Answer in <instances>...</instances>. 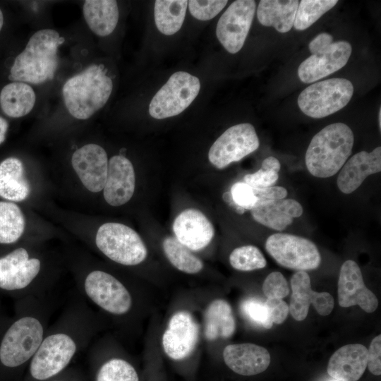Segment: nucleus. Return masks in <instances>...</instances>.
Instances as JSON below:
<instances>
[{
	"instance_id": "obj_1",
	"label": "nucleus",
	"mask_w": 381,
	"mask_h": 381,
	"mask_svg": "<svg viewBox=\"0 0 381 381\" xmlns=\"http://www.w3.org/2000/svg\"><path fill=\"white\" fill-rule=\"evenodd\" d=\"M97 329L95 315L80 295L52 324L29 363L33 381H49L62 373L78 353L89 347Z\"/></svg>"
},
{
	"instance_id": "obj_2",
	"label": "nucleus",
	"mask_w": 381,
	"mask_h": 381,
	"mask_svg": "<svg viewBox=\"0 0 381 381\" xmlns=\"http://www.w3.org/2000/svg\"><path fill=\"white\" fill-rule=\"evenodd\" d=\"M354 135L351 128L341 122L323 128L312 138L305 155L308 171L318 178L335 175L351 154Z\"/></svg>"
},
{
	"instance_id": "obj_3",
	"label": "nucleus",
	"mask_w": 381,
	"mask_h": 381,
	"mask_svg": "<svg viewBox=\"0 0 381 381\" xmlns=\"http://www.w3.org/2000/svg\"><path fill=\"white\" fill-rule=\"evenodd\" d=\"M64 39L54 30L37 31L11 68L9 80L40 84L52 80L58 66L57 50Z\"/></svg>"
},
{
	"instance_id": "obj_4",
	"label": "nucleus",
	"mask_w": 381,
	"mask_h": 381,
	"mask_svg": "<svg viewBox=\"0 0 381 381\" xmlns=\"http://www.w3.org/2000/svg\"><path fill=\"white\" fill-rule=\"evenodd\" d=\"M113 83L102 65L92 64L69 78L62 90L66 107L78 119H87L104 106Z\"/></svg>"
},
{
	"instance_id": "obj_5",
	"label": "nucleus",
	"mask_w": 381,
	"mask_h": 381,
	"mask_svg": "<svg viewBox=\"0 0 381 381\" xmlns=\"http://www.w3.org/2000/svg\"><path fill=\"white\" fill-rule=\"evenodd\" d=\"M43 275V261L19 247L0 258V289L28 296L46 297L49 282Z\"/></svg>"
},
{
	"instance_id": "obj_6",
	"label": "nucleus",
	"mask_w": 381,
	"mask_h": 381,
	"mask_svg": "<svg viewBox=\"0 0 381 381\" xmlns=\"http://www.w3.org/2000/svg\"><path fill=\"white\" fill-rule=\"evenodd\" d=\"M79 295L103 312L115 317L125 316L133 307V298L128 288L112 274L92 269L81 276Z\"/></svg>"
},
{
	"instance_id": "obj_7",
	"label": "nucleus",
	"mask_w": 381,
	"mask_h": 381,
	"mask_svg": "<svg viewBox=\"0 0 381 381\" xmlns=\"http://www.w3.org/2000/svg\"><path fill=\"white\" fill-rule=\"evenodd\" d=\"M95 241L103 255L124 266L138 265L147 258V250L139 234L121 223L103 224L97 231Z\"/></svg>"
},
{
	"instance_id": "obj_8",
	"label": "nucleus",
	"mask_w": 381,
	"mask_h": 381,
	"mask_svg": "<svg viewBox=\"0 0 381 381\" xmlns=\"http://www.w3.org/2000/svg\"><path fill=\"white\" fill-rule=\"evenodd\" d=\"M353 93L351 82L334 78L315 83L304 89L298 97V105L306 115L320 119L344 108Z\"/></svg>"
},
{
	"instance_id": "obj_9",
	"label": "nucleus",
	"mask_w": 381,
	"mask_h": 381,
	"mask_svg": "<svg viewBox=\"0 0 381 381\" xmlns=\"http://www.w3.org/2000/svg\"><path fill=\"white\" fill-rule=\"evenodd\" d=\"M200 89L198 77L185 71L174 73L152 99L150 115L156 119H164L181 114L196 98Z\"/></svg>"
},
{
	"instance_id": "obj_10",
	"label": "nucleus",
	"mask_w": 381,
	"mask_h": 381,
	"mask_svg": "<svg viewBox=\"0 0 381 381\" xmlns=\"http://www.w3.org/2000/svg\"><path fill=\"white\" fill-rule=\"evenodd\" d=\"M265 249L279 265L297 272L315 270L321 263L316 245L301 236L274 234L266 240Z\"/></svg>"
},
{
	"instance_id": "obj_11",
	"label": "nucleus",
	"mask_w": 381,
	"mask_h": 381,
	"mask_svg": "<svg viewBox=\"0 0 381 381\" xmlns=\"http://www.w3.org/2000/svg\"><path fill=\"white\" fill-rule=\"evenodd\" d=\"M260 142L254 126L249 123L234 125L212 144L208 159L217 169H223L255 152Z\"/></svg>"
},
{
	"instance_id": "obj_12",
	"label": "nucleus",
	"mask_w": 381,
	"mask_h": 381,
	"mask_svg": "<svg viewBox=\"0 0 381 381\" xmlns=\"http://www.w3.org/2000/svg\"><path fill=\"white\" fill-rule=\"evenodd\" d=\"M256 8L253 0H237L221 16L216 35L224 48L236 54L243 47L250 28Z\"/></svg>"
},
{
	"instance_id": "obj_13",
	"label": "nucleus",
	"mask_w": 381,
	"mask_h": 381,
	"mask_svg": "<svg viewBox=\"0 0 381 381\" xmlns=\"http://www.w3.org/2000/svg\"><path fill=\"white\" fill-rule=\"evenodd\" d=\"M199 334L198 323L187 311H179L169 320L162 343L164 352L174 360H182L194 351Z\"/></svg>"
},
{
	"instance_id": "obj_14",
	"label": "nucleus",
	"mask_w": 381,
	"mask_h": 381,
	"mask_svg": "<svg viewBox=\"0 0 381 381\" xmlns=\"http://www.w3.org/2000/svg\"><path fill=\"white\" fill-rule=\"evenodd\" d=\"M346 41L332 42L325 49L310 55L298 68L299 79L305 83L318 81L343 68L351 54Z\"/></svg>"
},
{
	"instance_id": "obj_15",
	"label": "nucleus",
	"mask_w": 381,
	"mask_h": 381,
	"mask_svg": "<svg viewBox=\"0 0 381 381\" xmlns=\"http://www.w3.org/2000/svg\"><path fill=\"white\" fill-rule=\"evenodd\" d=\"M337 291L341 307L358 305L364 311L373 313L378 306L376 296L365 285L361 270L353 260H346L341 265Z\"/></svg>"
},
{
	"instance_id": "obj_16",
	"label": "nucleus",
	"mask_w": 381,
	"mask_h": 381,
	"mask_svg": "<svg viewBox=\"0 0 381 381\" xmlns=\"http://www.w3.org/2000/svg\"><path fill=\"white\" fill-rule=\"evenodd\" d=\"M291 286L292 294L289 311L296 320L302 321L307 317L310 304L322 316L328 315L332 311L334 305L333 297L328 292L314 291L306 272L298 271L294 274Z\"/></svg>"
},
{
	"instance_id": "obj_17",
	"label": "nucleus",
	"mask_w": 381,
	"mask_h": 381,
	"mask_svg": "<svg viewBox=\"0 0 381 381\" xmlns=\"http://www.w3.org/2000/svg\"><path fill=\"white\" fill-rule=\"evenodd\" d=\"M108 158L103 147L97 144H87L76 150L71 164L83 186L90 192L103 190L107 180Z\"/></svg>"
},
{
	"instance_id": "obj_18",
	"label": "nucleus",
	"mask_w": 381,
	"mask_h": 381,
	"mask_svg": "<svg viewBox=\"0 0 381 381\" xmlns=\"http://www.w3.org/2000/svg\"><path fill=\"white\" fill-rule=\"evenodd\" d=\"M135 186V176L131 161L122 155L113 156L108 163L103 188L106 202L114 207L124 205L132 198Z\"/></svg>"
},
{
	"instance_id": "obj_19",
	"label": "nucleus",
	"mask_w": 381,
	"mask_h": 381,
	"mask_svg": "<svg viewBox=\"0 0 381 381\" xmlns=\"http://www.w3.org/2000/svg\"><path fill=\"white\" fill-rule=\"evenodd\" d=\"M175 238L191 250L205 248L214 237V227L210 220L196 209H186L174 219Z\"/></svg>"
},
{
	"instance_id": "obj_20",
	"label": "nucleus",
	"mask_w": 381,
	"mask_h": 381,
	"mask_svg": "<svg viewBox=\"0 0 381 381\" xmlns=\"http://www.w3.org/2000/svg\"><path fill=\"white\" fill-rule=\"evenodd\" d=\"M223 358L224 363L231 370L245 376L261 373L270 363L268 351L252 343L226 346L223 351Z\"/></svg>"
},
{
	"instance_id": "obj_21",
	"label": "nucleus",
	"mask_w": 381,
	"mask_h": 381,
	"mask_svg": "<svg viewBox=\"0 0 381 381\" xmlns=\"http://www.w3.org/2000/svg\"><path fill=\"white\" fill-rule=\"evenodd\" d=\"M381 171V147L370 152L361 151L352 156L341 167L337 178V186L345 194L356 190L370 175Z\"/></svg>"
},
{
	"instance_id": "obj_22",
	"label": "nucleus",
	"mask_w": 381,
	"mask_h": 381,
	"mask_svg": "<svg viewBox=\"0 0 381 381\" xmlns=\"http://www.w3.org/2000/svg\"><path fill=\"white\" fill-rule=\"evenodd\" d=\"M368 364V349L361 344H349L337 349L330 357L327 371L338 381H357Z\"/></svg>"
},
{
	"instance_id": "obj_23",
	"label": "nucleus",
	"mask_w": 381,
	"mask_h": 381,
	"mask_svg": "<svg viewBox=\"0 0 381 381\" xmlns=\"http://www.w3.org/2000/svg\"><path fill=\"white\" fill-rule=\"evenodd\" d=\"M301 205L294 199L258 200L250 214L257 222L274 230L282 231L294 218L303 214Z\"/></svg>"
},
{
	"instance_id": "obj_24",
	"label": "nucleus",
	"mask_w": 381,
	"mask_h": 381,
	"mask_svg": "<svg viewBox=\"0 0 381 381\" xmlns=\"http://www.w3.org/2000/svg\"><path fill=\"white\" fill-rule=\"evenodd\" d=\"M298 4V0H261L257 9L258 20L264 26L287 32L294 25Z\"/></svg>"
},
{
	"instance_id": "obj_25",
	"label": "nucleus",
	"mask_w": 381,
	"mask_h": 381,
	"mask_svg": "<svg viewBox=\"0 0 381 381\" xmlns=\"http://www.w3.org/2000/svg\"><path fill=\"white\" fill-rule=\"evenodd\" d=\"M30 193L21 161L15 157L0 164V196L11 201L25 200Z\"/></svg>"
},
{
	"instance_id": "obj_26",
	"label": "nucleus",
	"mask_w": 381,
	"mask_h": 381,
	"mask_svg": "<svg viewBox=\"0 0 381 381\" xmlns=\"http://www.w3.org/2000/svg\"><path fill=\"white\" fill-rule=\"evenodd\" d=\"M83 11L88 27L100 37L110 35L119 20V8L116 1L86 0Z\"/></svg>"
},
{
	"instance_id": "obj_27",
	"label": "nucleus",
	"mask_w": 381,
	"mask_h": 381,
	"mask_svg": "<svg viewBox=\"0 0 381 381\" xmlns=\"http://www.w3.org/2000/svg\"><path fill=\"white\" fill-rule=\"evenodd\" d=\"M236 330V322L230 304L223 299L210 303L205 313V336L209 341L227 339Z\"/></svg>"
},
{
	"instance_id": "obj_28",
	"label": "nucleus",
	"mask_w": 381,
	"mask_h": 381,
	"mask_svg": "<svg viewBox=\"0 0 381 381\" xmlns=\"http://www.w3.org/2000/svg\"><path fill=\"white\" fill-rule=\"evenodd\" d=\"M33 89L25 83L13 82L3 87L0 93V104L8 116L18 118L28 114L35 102Z\"/></svg>"
},
{
	"instance_id": "obj_29",
	"label": "nucleus",
	"mask_w": 381,
	"mask_h": 381,
	"mask_svg": "<svg viewBox=\"0 0 381 381\" xmlns=\"http://www.w3.org/2000/svg\"><path fill=\"white\" fill-rule=\"evenodd\" d=\"M188 6L186 0H157L155 3L154 16L158 30L172 35L181 28Z\"/></svg>"
},
{
	"instance_id": "obj_30",
	"label": "nucleus",
	"mask_w": 381,
	"mask_h": 381,
	"mask_svg": "<svg viewBox=\"0 0 381 381\" xmlns=\"http://www.w3.org/2000/svg\"><path fill=\"white\" fill-rule=\"evenodd\" d=\"M25 226V217L19 207L11 202H0V243L17 242Z\"/></svg>"
},
{
	"instance_id": "obj_31",
	"label": "nucleus",
	"mask_w": 381,
	"mask_h": 381,
	"mask_svg": "<svg viewBox=\"0 0 381 381\" xmlns=\"http://www.w3.org/2000/svg\"><path fill=\"white\" fill-rule=\"evenodd\" d=\"M162 246L169 261L179 270L188 274H196L203 268L202 262L175 237L165 238Z\"/></svg>"
},
{
	"instance_id": "obj_32",
	"label": "nucleus",
	"mask_w": 381,
	"mask_h": 381,
	"mask_svg": "<svg viewBox=\"0 0 381 381\" xmlns=\"http://www.w3.org/2000/svg\"><path fill=\"white\" fill-rule=\"evenodd\" d=\"M95 381H139L135 368L126 360L111 357L98 367Z\"/></svg>"
},
{
	"instance_id": "obj_33",
	"label": "nucleus",
	"mask_w": 381,
	"mask_h": 381,
	"mask_svg": "<svg viewBox=\"0 0 381 381\" xmlns=\"http://www.w3.org/2000/svg\"><path fill=\"white\" fill-rule=\"evenodd\" d=\"M337 3V0L301 1L294 19V28L297 30L308 28Z\"/></svg>"
},
{
	"instance_id": "obj_34",
	"label": "nucleus",
	"mask_w": 381,
	"mask_h": 381,
	"mask_svg": "<svg viewBox=\"0 0 381 381\" xmlns=\"http://www.w3.org/2000/svg\"><path fill=\"white\" fill-rule=\"evenodd\" d=\"M230 265L239 271H253L262 269L266 260L258 248L248 245L235 248L229 255Z\"/></svg>"
},
{
	"instance_id": "obj_35",
	"label": "nucleus",
	"mask_w": 381,
	"mask_h": 381,
	"mask_svg": "<svg viewBox=\"0 0 381 381\" xmlns=\"http://www.w3.org/2000/svg\"><path fill=\"white\" fill-rule=\"evenodd\" d=\"M280 167L279 161L273 156H269L263 160L261 169L255 173L245 175L244 181L255 188L273 186L278 180Z\"/></svg>"
},
{
	"instance_id": "obj_36",
	"label": "nucleus",
	"mask_w": 381,
	"mask_h": 381,
	"mask_svg": "<svg viewBox=\"0 0 381 381\" xmlns=\"http://www.w3.org/2000/svg\"><path fill=\"white\" fill-rule=\"evenodd\" d=\"M241 310L246 319L252 323L265 329H270L273 322L271 321L267 308L261 300L249 298L241 304Z\"/></svg>"
},
{
	"instance_id": "obj_37",
	"label": "nucleus",
	"mask_w": 381,
	"mask_h": 381,
	"mask_svg": "<svg viewBox=\"0 0 381 381\" xmlns=\"http://www.w3.org/2000/svg\"><path fill=\"white\" fill-rule=\"evenodd\" d=\"M228 1H188L191 15L200 20H207L214 18L226 5Z\"/></svg>"
},
{
	"instance_id": "obj_38",
	"label": "nucleus",
	"mask_w": 381,
	"mask_h": 381,
	"mask_svg": "<svg viewBox=\"0 0 381 381\" xmlns=\"http://www.w3.org/2000/svg\"><path fill=\"white\" fill-rule=\"evenodd\" d=\"M262 291L267 298H283L289 293L288 283L279 272H271L262 284Z\"/></svg>"
},
{
	"instance_id": "obj_39",
	"label": "nucleus",
	"mask_w": 381,
	"mask_h": 381,
	"mask_svg": "<svg viewBox=\"0 0 381 381\" xmlns=\"http://www.w3.org/2000/svg\"><path fill=\"white\" fill-rule=\"evenodd\" d=\"M231 196L234 204L244 210L253 208L258 198L253 188L245 182H236L231 188Z\"/></svg>"
},
{
	"instance_id": "obj_40",
	"label": "nucleus",
	"mask_w": 381,
	"mask_h": 381,
	"mask_svg": "<svg viewBox=\"0 0 381 381\" xmlns=\"http://www.w3.org/2000/svg\"><path fill=\"white\" fill-rule=\"evenodd\" d=\"M270 318L273 323L282 324L287 318L289 306L282 298H267L265 301Z\"/></svg>"
},
{
	"instance_id": "obj_41",
	"label": "nucleus",
	"mask_w": 381,
	"mask_h": 381,
	"mask_svg": "<svg viewBox=\"0 0 381 381\" xmlns=\"http://www.w3.org/2000/svg\"><path fill=\"white\" fill-rule=\"evenodd\" d=\"M369 371L374 375H381V335L375 337L368 349V364Z\"/></svg>"
},
{
	"instance_id": "obj_42",
	"label": "nucleus",
	"mask_w": 381,
	"mask_h": 381,
	"mask_svg": "<svg viewBox=\"0 0 381 381\" xmlns=\"http://www.w3.org/2000/svg\"><path fill=\"white\" fill-rule=\"evenodd\" d=\"M255 194L258 200H282L287 195V190L282 186H270L265 188H253Z\"/></svg>"
},
{
	"instance_id": "obj_43",
	"label": "nucleus",
	"mask_w": 381,
	"mask_h": 381,
	"mask_svg": "<svg viewBox=\"0 0 381 381\" xmlns=\"http://www.w3.org/2000/svg\"><path fill=\"white\" fill-rule=\"evenodd\" d=\"M333 42V37L327 32H322L315 37L309 43L308 47L312 54L325 49Z\"/></svg>"
},
{
	"instance_id": "obj_44",
	"label": "nucleus",
	"mask_w": 381,
	"mask_h": 381,
	"mask_svg": "<svg viewBox=\"0 0 381 381\" xmlns=\"http://www.w3.org/2000/svg\"><path fill=\"white\" fill-rule=\"evenodd\" d=\"M8 129L7 121L0 116V144L2 143L6 137V133Z\"/></svg>"
},
{
	"instance_id": "obj_45",
	"label": "nucleus",
	"mask_w": 381,
	"mask_h": 381,
	"mask_svg": "<svg viewBox=\"0 0 381 381\" xmlns=\"http://www.w3.org/2000/svg\"><path fill=\"white\" fill-rule=\"evenodd\" d=\"M3 23H4V17H3V13L0 9V31L2 28Z\"/></svg>"
},
{
	"instance_id": "obj_46",
	"label": "nucleus",
	"mask_w": 381,
	"mask_h": 381,
	"mask_svg": "<svg viewBox=\"0 0 381 381\" xmlns=\"http://www.w3.org/2000/svg\"><path fill=\"white\" fill-rule=\"evenodd\" d=\"M378 123H379V128L381 129V109L379 110L378 113Z\"/></svg>"
},
{
	"instance_id": "obj_47",
	"label": "nucleus",
	"mask_w": 381,
	"mask_h": 381,
	"mask_svg": "<svg viewBox=\"0 0 381 381\" xmlns=\"http://www.w3.org/2000/svg\"><path fill=\"white\" fill-rule=\"evenodd\" d=\"M51 381H66L65 380H51Z\"/></svg>"
},
{
	"instance_id": "obj_48",
	"label": "nucleus",
	"mask_w": 381,
	"mask_h": 381,
	"mask_svg": "<svg viewBox=\"0 0 381 381\" xmlns=\"http://www.w3.org/2000/svg\"><path fill=\"white\" fill-rule=\"evenodd\" d=\"M334 381H338V380H335Z\"/></svg>"
}]
</instances>
